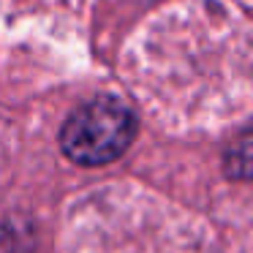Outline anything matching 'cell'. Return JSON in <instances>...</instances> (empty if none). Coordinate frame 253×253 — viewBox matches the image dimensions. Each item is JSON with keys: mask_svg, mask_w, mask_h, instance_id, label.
Returning a JSON list of instances; mask_svg holds the SVG:
<instances>
[{"mask_svg": "<svg viewBox=\"0 0 253 253\" xmlns=\"http://www.w3.org/2000/svg\"><path fill=\"white\" fill-rule=\"evenodd\" d=\"M139 117L117 95H95L77 106L60 128V147L79 166H106L133 144Z\"/></svg>", "mask_w": 253, "mask_h": 253, "instance_id": "1", "label": "cell"}, {"mask_svg": "<svg viewBox=\"0 0 253 253\" xmlns=\"http://www.w3.org/2000/svg\"><path fill=\"white\" fill-rule=\"evenodd\" d=\"M226 166H229V174L231 177H240V180H245L248 171H251V144H248V136L242 133L240 142H237V147L229 150V155H226Z\"/></svg>", "mask_w": 253, "mask_h": 253, "instance_id": "2", "label": "cell"}]
</instances>
